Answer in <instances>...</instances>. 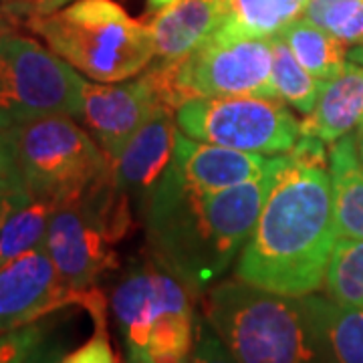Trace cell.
Wrapping results in <instances>:
<instances>
[{
	"label": "cell",
	"instance_id": "7c38bea8",
	"mask_svg": "<svg viewBox=\"0 0 363 363\" xmlns=\"http://www.w3.org/2000/svg\"><path fill=\"white\" fill-rule=\"evenodd\" d=\"M176 109L162 104L111 162V184L128 200L145 204L168 168L176 140Z\"/></svg>",
	"mask_w": 363,
	"mask_h": 363
},
{
	"label": "cell",
	"instance_id": "603a6c76",
	"mask_svg": "<svg viewBox=\"0 0 363 363\" xmlns=\"http://www.w3.org/2000/svg\"><path fill=\"white\" fill-rule=\"evenodd\" d=\"M305 18L345 45H363V0H309Z\"/></svg>",
	"mask_w": 363,
	"mask_h": 363
},
{
	"label": "cell",
	"instance_id": "7a4b0ae2",
	"mask_svg": "<svg viewBox=\"0 0 363 363\" xmlns=\"http://www.w3.org/2000/svg\"><path fill=\"white\" fill-rule=\"evenodd\" d=\"M331 176L298 166L286 154L255 230L236 262V279L286 297L323 286L337 240Z\"/></svg>",
	"mask_w": 363,
	"mask_h": 363
},
{
	"label": "cell",
	"instance_id": "ac0fdd59",
	"mask_svg": "<svg viewBox=\"0 0 363 363\" xmlns=\"http://www.w3.org/2000/svg\"><path fill=\"white\" fill-rule=\"evenodd\" d=\"M309 0H224V21L216 35L271 39L305 13Z\"/></svg>",
	"mask_w": 363,
	"mask_h": 363
},
{
	"label": "cell",
	"instance_id": "d6986e66",
	"mask_svg": "<svg viewBox=\"0 0 363 363\" xmlns=\"http://www.w3.org/2000/svg\"><path fill=\"white\" fill-rule=\"evenodd\" d=\"M281 35L298 63L323 83L335 77L347 63V45L309 18H297Z\"/></svg>",
	"mask_w": 363,
	"mask_h": 363
},
{
	"label": "cell",
	"instance_id": "d6a6232c",
	"mask_svg": "<svg viewBox=\"0 0 363 363\" xmlns=\"http://www.w3.org/2000/svg\"><path fill=\"white\" fill-rule=\"evenodd\" d=\"M357 133H359V135H357L355 140H357V150H359V156H362V162H363V130H359Z\"/></svg>",
	"mask_w": 363,
	"mask_h": 363
},
{
	"label": "cell",
	"instance_id": "d4e9b609",
	"mask_svg": "<svg viewBox=\"0 0 363 363\" xmlns=\"http://www.w3.org/2000/svg\"><path fill=\"white\" fill-rule=\"evenodd\" d=\"M43 335L45 331L37 323L0 335V363H25Z\"/></svg>",
	"mask_w": 363,
	"mask_h": 363
},
{
	"label": "cell",
	"instance_id": "e0dca14e",
	"mask_svg": "<svg viewBox=\"0 0 363 363\" xmlns=\"http://www.w3.org/2000/svg\"><path fill=\"white\" fill-rule=\"evenodd\" d=\"M329 176L337 234L363 238V162L355 135L331 143Z\"/></svg>",
	"mask_w": 363,
	"mask_h": 363
},
{
	"label": "cell",
	"instance_id": "6da1fadb",
	"mask_svg": "<svg viewBox=\"0 0 363 363\" xmlns=\"http://www.w3.org/2000/svg\"><path fill=\"white\" fill-rule=\"evenodd\" d=\"M286 154L269 157L255 180L220 192L200 190L168 164L143 204L156 260L190 293H202L230 267L259 220Z\"/></svg>",
	"mask_w": 363,
	"mask_h": 363
},
{
	"label": "cell",
	"instance_id": "30bf717a",
	"mask_svg": "<svg viewBox=\"0 0 363 363\" xmlns=\"http://www.w3.org/2000/svg\"><path fill=\"white\" fill-rule=\"evenodd\" d=\"M111 309L125 337L130 363H143L152 327L172 313H192L190 291L160 262L133 267L111 297Z\"/></svg>",
	"mask_w": 363,
	"mask_h": 363
},
{
	"label": "cell",
	"instance_id": "8fae6325",
	"mask_svg": "<svg viewBox=\"0 0 363 363\" xmlns=\"http://www.w3.org/2000/svg\"><path fill=\"white\" fill-rule=\"evenodd\" d=\"M160 105L162 99L154 79L143 71L140 77L119 85H95L85 81L79 117L113 162Z\"/></svg>",
	"mask_w": 363,
	"mask_h": 363
},
{
	"label": "cell",
	"instance_id": "ba28073f",
	"mask_svg": "<svg viewBox=\"0 0 363 363\" xmlns=\"http://www.w3.org/2000/svg\"><path fill=\"white\" fill-rule=\"evenodd\" d=\"M176 121L192 140L260 156L289 154L301 138L283 99L257 95L190 99L176 109Z\"/></svg>",
	"mask_w": 363,
	"mask_h": 363
},
{
	"label": "cell",
	"instance_id": "7402d4cb",
	"mask_svg": "<svg viewBox=\"0 0 363 363\" xmlns=\"http://www.w3.org/2000/svg\"><path fill=\"white\" fill-rule=\"evenodd\" d=\"M325 285L335 303L363 309V238L339 236L335 240Z\"/></svg>",
	"mask_w": 363,
	"mask_h": 363
},
{
	"label": "cell",
	"instance_id": "ffe728a7",
	"mask_svg": "<svg viewBox=\"0 0 363 363\" xmlns=\"http://www.w3.org/2000/svg\"><path fill=\"white\" fill-rule=\"evenodd\" d=\"M272 45V87L279 99L293 105L301 113H311L323 89V81L313 77L289 49L283 35L271 37Z\"/></svg>",
	"mask_w": 363,
	"mask_h": 363
},
{
	"label": "cell",
	"instance_id": "836d02e7",
	"mask_svg": "<svg viewBox=\"0 0 363 363\" xmlns=\"http://www.w3.org/2000/svg\"><path fill=\"white\" fill-rule=\"evenodd\" d=\"M180 363H194L192 362V355H190V357H186V359H182Z\"/></svg>",
	"mask_w": 363,
	"mask_h": 363
},
{
	"label": "cell",
	"instance_id": "83f0119b",
	"mask_svg": "<svg viewBox=\"0 0 363 363\" xmlns=\"http://www.w3.org/2000/svg\"><path fill=\"white\" fill-rule=\"evenodd\" d=\"M61 359H63V350L55 341L47 339V335H43L39 343L28 353L25 363H59Z\"/></svg>",
	"mask_w": 363,
	"mask_h": 363
},
{
	"label": "cell",
	"instance_id": "2e32d148",
	"mask_svg": "<svg viewBox=\"0 0 363 363\" xmlns=\"http://www.w3.org/2000/svg\"><path fill=\"white\" fill-rule=\"evenodd\" d=\"M301 298L317 343L329 359L333 363H363V309L315 295Z\"/></svg>",
	"mask_w": 363,
	"mask_h": 363
},
{
	"label": "cell",
	"instance_id": "9a60e30c",
	"mask_svg": "<svg viewBox=\"0 0 363 363\" xmlns=\"http://www.w3.org/2000/svg\"><path fill=\"white\" fill-rule=\"evenodd\" d=\"M363 125V65L345 63L323 83L311 113L301 121V133L333 143Z\"/></svg>",
	"mask_w": 363,
	"mask_h": 363
},
{
	"label": "cell",
	"instance_id": "1f68e13d",
	"mask_svg": "<svg viewBox=\"0 0 363 363\" xmlns=\"http://www.w3.org/2000/svg\"><path fill=\"white\" fill-rule=\"evenodd\" d=\"M351 57H353V59H355V61H357L359 65H363V49H359V51H353V52H351ZM359 130H363V125L359 128ZM359 130H357V131H359Z\"/></svg>",
	"mask_w": 363,
	"mask_h": 363
},
{
	"label": "cell",
	"instance_id": "52a82bcc",
	"mask_svg": "<svg viewBox=\"0 0 363 363\" xmlns=\"http://www.w3.org/2000/svg\"><path fill=\"white\" fill-rule=\"evenodd\" d=\"M83 85L75 67L37 40L0 35V130L47 116H79Z\"/></svg>",
	"mask_w": 363,
	"mask_h": 363
},
{
	"label": "cell",
	"instance_id": "8992f818",
	"mask_svg": "<svg viewBox=\"0 0 363 363\" xmlns=\"http://www.w3.org/2000/svg\"><path fill=\"white\" fill-rule=\"evenodd\" d=\"M162 104L178 109L190 99L257 95L279 99L272 87L271 39L212 35L180 61L145 69Z\"/></svg>",
	"mask_w": 363,
	"mask_h": 363
},
{
	"label": "cell",
	"instance_id": "4dcf8cb0",
	"mask_svg": "<svg viewBox=\"0 0 363 363\" xmlns=\"http://www.w3.org/2000/svg\"><path fill=\"white\" fill-rule=\"evenodd\" d=\"M172 2H176V0H150V6L156 9V11H162V9H166Z\"/></svg>",
	"mask_w": 363,
	"mask_h": 363
},
{
	"label": "cell",
	"instance_id": "277c9868",
	"mask_svg": "<svg viewBox=\"0 0 363 363\" xmlns=\"http://www.w3.org/2000/svg\"><path fill=\"white\" fill-rule=\"evenodd\" d=\"M206 317L238 363H317L319 343L301 297L224 281L208 291Z\"/></svg>",
	"mask_w": 363,
	"mask_h": 363
},
{
	"label": "cell",
	"instance_id": "cb8c5ba5",
	"mask_svg": "<svg viewBox=\"0 0 363 363\" xmlns=\"http://www.w3.org/2000/svg\"><path fill=\"white\" fill-rule=\"evenodd\" d=\"M59 363H117L107 335V319H95V333L81 347L63 355Z\"/></svg>",
	"mask_w": 363,
	"mask_h": 363
},
{
	"label": "cell",
	"instance_id": "f546056e",
	"mask_svg": "<svg viewBox=\"0 0 363 363\" xmlns=\"http://www.w3.org/2000/svg\"><path fill=\"white\" fill-rule=\"evenodd\" d=\"M14 18H16V14L9 6L6 9H0V35L11 33V25L14 23Z\"/></svg>",
	"mask_w": 363,
	"mask_h": 363
},
{
	"label": "cell",
	"instance_id": "5b68a950",
	"mask_svg": "<svg viewBox=\"0 0 363 363\" xmlns=\"http://www.w3.org/2000/svg\"><path fill=\"white\" fill-rule=\"evenodd\" d=\"M9 131L30 198L59 208L111 176V160L71 116L40 117Z\"/></svg>",
	"mask_w": 363,
	"mask_h": 363
},
{
	"label": "cell",
	"instance_id": "9c48e42d",
	"mask_svg": "<svg viewBox=\"0 0 363 363\" xmlns=\"http://www.w3.org/2000/svg\"><path fill=\"white\" fill-rule=\"evenodd\" d=\"M105 303L101 291H73L59 279L45 242L0 267V335L33 325L40 317L81 305L95 311Z\"/></svg>",
	"mask_w": 363,
	"mask_h": 363
},
{
	"label": "cell",
	"instance_id": "f1b7e54d",
	"mask_svg": "<svg viewBox=\"0 0 363 363\" xmlns=\"http://www.w3.org/2000/svg\"><path fill=\"white\" fill-rule=\"evenodd\" d=\"M33 198L25 192H11V190H0V228L4 226V222L9 220V216L13 214L16 208L28 204Z\"/></svg>",
	"mask_w": 363,
	"mask_h": 363
},
{
	"label": "cell",
	"instance_id": "e575fe53",
	"mask_svg": "<svg viewBox=\"0 0 363 363\" xmlns=\"http://www.w3.org/2000/svg\"><path fill=\"white\" fill-rule=\"evenodd\" d=\"M13 2H14V0H13Z\"/></svg>",
	"mask_w": 363,
	"mask_h": 363
},
{
	"label": "cell",
	"instance_id": "3957f363",
	"mask_svg": "<svg viewBox=\"0 0 363 363\" xmlns=\"http://www.w3.org/2000/svg\"><path fill=\"white\" fill-rule=\"evenodd\" d=\"M28 28L52 52L97 83H119L152 65V28L133 21L113 0H73L65 9L37 14Z\"/></svg>",
	"mask_w": 363,
	"mask_h": 363
},
{
	"label": "cell",
	"instance_id": "5bb4252c",
	"mask_svg": "<svg viewBox=\"0 0 363 363\" xmlns=\"http://www.w3.org/2000/svg\"><path fill=\"white\" fill-rule=\"evenodd\" d=\"M224 21V0H176L152 21L156 61H180L202 47Z\"/></svg>",
	"mask_w": 363,
	"mask_h": 363
},
{
	"label": "cell",
	"instance_id": "4fadbf2b",
	"mask_svg": "<svg viewBox=\"0 0 363 363\" xmlns=\"http://www.w3.org/2000/svg\"><path fill=\"white\" fill-rule=\"evenodd\" d=\"M269 164V157L233 147L204 143L176 131L169 166L188 184L206 192H220L255 180Z\"/></svg>",
	"mask_w": 363,
	"mask_h": 363
},
{
	"label": "cell",
	"instance_id": "4316f807",
	"mask_svg": "<svg viewBox=\"0 0 363 363\" xmlns=\"http://www.w3.org/2000/svg\"><path fill=\"white\" fill-rule=\"evenodd\" d=\"M0 190L28 194L25 190V184L21 180L13 135L9 130H0Z\"/></svg>",
	"mask_w": 363,
	"mask_h": 363
},
{
	"label": "cell",
	"instance_id": "44dd1931",
	"mask_svg": "<svg viewBox=\"0 0 363 363\" xmlns=\"http://www.w3.org/2000/svg\"><path fill=\"white\" fill-rule=\"evenodd\" d=\"M57 204L47 198H33L16 208L0 228V267L45 242L49 220Z\"/></svg>",
	"mask_w": 363,
	"mask_h": 363
},
{
	"label": "cell",
	"instance_id": "484cf974",
	"mask_svg": "<svg viewBox=\"0 0 363 363\" xmlns=\"http://www.w3.org/2000/svg\"><path fill=\"white\" fill-rule=\"evenodd\" d=\"M192 362L194 363H238L233 357V353L226 350L216 331L210 327V323L200 321L198 323V341L192 351Z\"/></svg>",
	"mask_w": 363,
	"mask_h": 363
}]
</instances>
